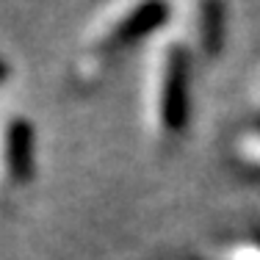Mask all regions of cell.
<instances>
[{
	"mask_svg": "<svg viewBox=\"0 0 260 260\" xmlns=\"http://www.w3.org/2000/svg\"><path fill=\"white\" fill-rule=\"evenodd\" d=\"M180 50V47H177ZM177 50H169L164 64V78L158 80V122L166 130H177L185 119V75H183V55Z\"/></svg>",
	"mask_w": 260,
	"mask_h": 260,
	"instance_id": "cell-1",
	"label": "cell"
},
{
	"mask_svg": "<svg viewBox=\"0 0 260 260\" xmlns=\"http://www.w3.org/2000/svg\"><path fill=\"white\" fill-rule=\"evenodd\" d=\"M30 127L25 122H17L9 127V141H6V155H9V169L17 177H25L30 172Z\"/></svg>",
	"mask_w": 260,
	"mask_h": 260,
	"instance_id": "cell-2",
	"label": "cell"
}]
</instances>
